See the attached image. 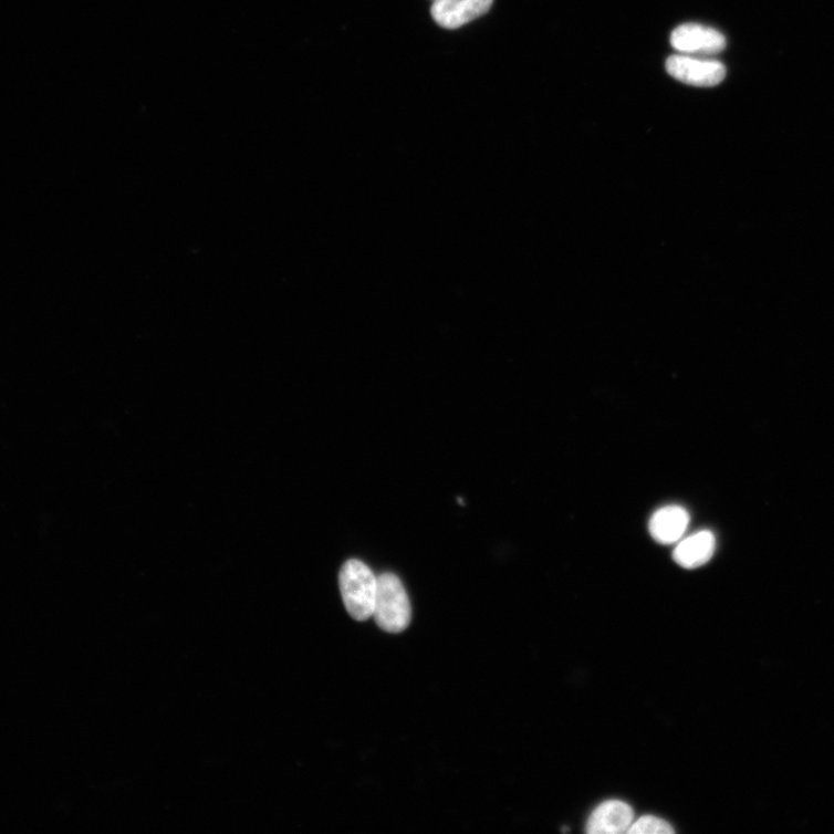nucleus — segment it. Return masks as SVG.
Masks as SVG:
<instances>
[{
    "instance_id": "obj_4",
    "label": "nucleus",
    "mask_w": 834,
    "mask_h": 834,
    "mask_svg": "<svg viewBox=\"0 0 834 834\" xmlns=\"http://www.w3.org/2000/svg\"><path fill=\"white\" fill-rule=\"evenodd\" d=\"M670 42L681 55L706 59L720 54L727 45L722 33L699 23L681 24L673 32Z\"/></svg>"
},
{
    "instance_id": "obj_2",
    "label": "nucleus",
    "mask_w": 834,
    "mask_h": 834,
    "mask_svg": "<svg viewBox=\"0 0 834 834\" xmlns=\"http://www.w3.org/2000/svg\"><path fill=\"white\" fill-rule=\"evenodd\" d=\"M377 625L387 633H402L410 624L411 608L402 581L385 573L377 577L374 615Z\"/></svg>"
},
{
    "instance_id": "obj_7",
    "label": "nucleus",
    "mask_w": 834,
    "mask_h": 834,
    "mask_svg": "<svg viewBox=\"0 0 834 834\" xmlns=\"http://www.w3.org/2000/svg\"><path fill=\"white\" fill-rule=\"evenodd\" d=\"M689 524L688 511L678 505H668L653 514L649 531L657 543L671 545L680 541Z\"/></svg>"
},
{
    "instance_id": "obj_8",
    "label": "nucleus",
    "mask_w": 834,
    "mask_h": 834,
    "mask_svg": "<svg viewBox=\"0 0 834 834\" xmlns=\"http://www.w3.org/2000/svg\"><path fill=\"white\" fill-rule=\"evenodd\" d=\"M716 536L710 531H700L685 538L674 551V559L679 566L695 570L703 566L716 552Z\"/></svg>"
},
{
    "instance_id": "obj_5",
    "label": "nucleus",
    "mask_w": 834,
    "mask_h": 834,
    "mask_svg": "<svg viewBox=\"0 0 834 834\" xmlns=\"http://www.w3.org/2000/svg\"><path fill=\"white\" fill-rule=\"evenodd\" d=\"M494 0H436L431 15L439 27L456 30L492 8Z\"/></svg>"
},
{
    "instance_id": "obj_6",
    "label": "nucleus",
    "mask_w": 834,
    "mask_h": 834,
    "mask_svg": "<svg viewBox=\"0 0 834 834\" xmlns=\"http://www.w3.org/2000/svg\"><path fill=\"white\" fill-rule=\"evenodd\" d=\"M633 822L634 812L630 805L618 800L606 801L588 817L586 832L591 834L627 833Z\"/></svg>"
},
{
    "instance_id": "obj_9",
    "label": "nucleus",
    "mask_w": 834,
    "mask_h": 834,
    "mask_svg": "<svg viewBox=\"0 0 834 834\" xmlns=\"http://www.w3.org/2000/svg\"><path fill=\"white\" fill-rule=\"evenodd\" d=\"M629 834H671L675 833L673 826L665 820L654 816H644L632 823Z\"/></svg>"
},
{
    "instance_id": "obj_3",
    "label": "nucleus",
    "mask_w": 834,
    "mask_h": 834,
    "mask_svg": "<svg viewBox=\"0 0 834 834\" xmlns=\"http://www.w3.org/2000/svg\"><path fill=\"white\" fill-rule=\"evenodd\" d=\"M667 71L675 80L698 87L717 86L727 73L719 61L681 54L668 59Z\"/></svg>"
},
{
    "instance_id": "obj_1",
    "label": "nucleus",
    "mask_w": 834,
    "mask_h": 834,
    "mask_svg": "<svg viewBox=\"0 0 834 834\" xmlns=\"http://www.w3.org/2000/svg\"><path fill=\"white\" fill-rule=\"evenodd\" d=\"M343 603L350 615L364 622L374 615L377 594V577L359 560L352 559L343 564L338 576Z\"/></svg>"
}]
</instances>
